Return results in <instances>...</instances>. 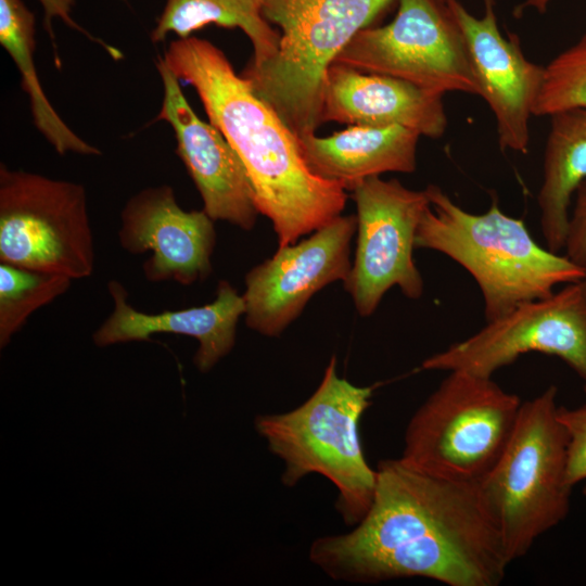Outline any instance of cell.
<instances>
[{"instance_id":"cell-1","label":"cell","mask_w":586,"mask_h":586,"mask_svg":"<svg viewBox=\"0 0 586 586\" xmlns=\"http://www.w3.org/2000/svg\"><path fill=\"white\" fill-rule=\"evenodd\" d=\"M372 504L349 532L316 538L309 560L339 582L425 577L497 586L508 559L480 485L424 473L398 459L377 464Z\"/></svg>"},{"instance_id":"cell-2","label":"cell","mask_w":586,"mask_h":586,"mask_svg":"<svg viewBox=\"0 0 586 586\" xmlns=\"http://www.w3.org/2000/svg\"><path fill=\"white\" fill-rule=\"evenodd\" d=\"M162 60L194 88L209 123L242 161L257 209L271 221L279 246L297 242L342 214L346 190L311 171L296 135L219 48L189 36L171 41Z\"/></svg>"},{"instance_id":"cell-3","label":"cell","mask_w":586,"mask_h":586,"mask_svg":"<svg viewBox=\"0 0 586 586\" xmlns=\"http://www.w3.org/2000/svg\"><path fill=\"white\" fill-rule=\"evenodd\" d=\"M430 206L416 232V249L437 251L461 265L483 296L485 321L518 305L547 297L558 284L586 278V269L542 247L523 220L508 216L493 199L489 208L472 214L440 187L429 184Z\"/></svg>"},{"instance_id":"cell-4","label":"cell","mask_w":586,"mask_h":586,"mask_svg":"<svg viewBox=\"0 0 586 586\" xmlns=\"http://www.w3.org/2000/svg\"><path fill=\"white\" fill-rule=\"evenodd\" d=\"M332 356L316 391L298 407L258 415L254 426L284 466L281 481L294 487L308 474L330 480L337 489L335 508L346 525L369 510L377 470L362 448L359 424L371 405L373 387L357 386L337 374Z\"/></svg>"},{"instance_id":"cell-5","label":"cell","mask_w":586,"mask_h":586,"mask_svg":"<svg viewBox=\"0 0 586 586\" xmlns=\"http://www.w3.org/2000/svg\"><path fill=\"white\" fill-rule=\"evenodd\" d=\"M398 0H262L265 18L277 26L276 55L241 76L297 138L321 126L322 87L329 66L360 30L372 26Z\"/></svg>"},{"instance_id":"cell-6","label":"cell","mask_w":586,"mask_h":586,"mask_svg":"<svg viewBox=\"0 0 586 586\" xmlns=\"http://www.w3.org/2000/svg\"><path fill=\"white\" fill-rule=\"evenodd\" d=\"M557 396V386L550 385L522 402L501 455L479 482L510 562L570 511L569 435L558 418Z\"/></svg>"},{"instance_id":"cell-7","label":"cell","mask_w":586,"mask_h":586,"mask_svg":"<svg viewBox=\"0 0 586 586\" xmlns=\"http://www.w3.org/2000/svg\"><path fill=\"white\" fill-rule=\"evenodd\" d=\"M448 372L410 418L400 459L433 476L479 483L501 455L522 400L492 377Z\"/></svg>"},{"instance_id":"cell-8","label":"cell","mask_w":586,"mask_h":586,"mask_svg":"<svg viewBox=\"0 0 586 586\" xmlns=\"http://www.w3.org/2000/svg\"><path fill=\"white\" fill-rule=\"evenodd\" d=\"M0 263L87 278L94 243L84 186L0 165Z\"/></svg>"},{"instance_id":"cell-9","label":"cell","mask_w":586,"mask_h":586,"mask_svg":"<svg viewBox=\"0 0 586 586\" xmlns=\"http://www.w3.org/2000/svg\"><path fill=\"white\" fill-rule=\"evenodd\" d=\"M386 25L357 33L333 63L424 90L479 95L468 46L449 0H398Z\"/></svg>"},{"instance_id":"cell-10","label":"cell","mask_w":586,"mask_h":586,"mask_svg":"<svg viewBox=\"0 0 586 586\" xmlns=\"http://www.w3.org/2000/svg\"><path fill=\"white\" fill-rule=\"evenodd\" d=\"M531 352L559 357L586 382V278L518 305L470 337L428 357L421 368L492 377Z\"/></svg>"},{"instance_id":"cell-11","label":"cell","mask_w":586,"mask_h":586,"mask_svg":"<svg viewBox=\"0 0 586 586\" xmlns=\"http://www.w3.org/2000/svg\"><path fill=\"white\" fill-rule=\"evenodd\" d=\"M357 208V243L351 271L343 282L362 317L374 313L393 286L412 300L424 282L413 259L416 232L430 206L426 190H411L397 179L369 177L353 190Z\"/></svg>"},{"instance_id":"cell-12","label":"cell","mask_w":586,"mask_h":586,"mask_svg":"<svg viewBox=\"0 0 586 586\" xmlns=\"http://www.w3.org/2000/svg\"><path fill=\"white\" fill-rule=\"evenodd\" d=\"M356 215H340L276 254L245 276L244 319L264 336H279L322 288L345 281L351 268V243Z\"/></svg>"},{"instance_id":"cell-13","label":"cell","mask_w":586,"mask_h":586,"mask_svg":"<svg viewBox=\"0 0 586 586\" xmlns=\"http://www.w3.org/2000/svg\"><path fill=\"white\" fill-rule=\"evenodd\" d=\"M120 220L122 247L131 254L151 253L142 267L149 281L190 285L211 273L215 220L203 209H182L170 186L149 187L132 195Z\"/></svg>"},{"instance_id":"cell-14","label":"cell","mask_w":586,"mask_h":586,"mask_svg":"<svg viewBox=\"0 0 586 586\" xmlns=\"http://www.w3.org/2000/svg\"><path fill=\"white\" fill-rule=\"evenodd\" d=\"M164 97L157 120L168 123L184 164L213 220L251 230L259 214L244 165L224 135L202 120L183 95L179 79L158 58Z\"/></svg>"},{"instance_id":"cell-15","label":"cell","mask_w":586,"mask_h":586,"mask_svg":"<svg viewBox=\"0 0 586 586\" xmlns=\"http://www.w3.org/2000/svg\"><path fill=\"white\" fill-rule=\"evenodd\" d=\"M449 3L466 38L479 95L496 118L500 149L526 153L530 119L534 116L545 66L525 58L518 36L501 35L495 0H484L481 18L470 14L458 0Z\"/></svg>"},{"instance_id":"cell-16","label":"cell","mask_w":586,"mask_h":586,"mask_svg":"<svg viewBox=\"0 0 586 586\" xmlns=\"http://www.w3.org/2000/svg\"><path fill=\"white\" fill-rule=\"evenodd\" d=\"M443 98L395 77L332 63L322 87L321 122L400 126L437 139L448 125Z\"/></svg>"},{"instance_id":"cell-17","label":"cell","mask_w":586,"mask_h":586,"mask_svg":"<svg viewBox=\"0 0 586 586\" xmlns=\"http://www.w3.org/2000/svg\"><path fill=\"white\" fill-rule=\"evenodd\" d=\"M114 308L92 334L98 347L150 340L155 333H175L199 341L193 362L200 372L213 369L234 346L237 323L244 316L243 296L226 280L218 283L209 304L179 310L148 314L133 308L120 282L107 283Z\"/></svg>"},{"instance_id":"cell-18","label":"cell","mask_w":586,"mask_h":586,"mask_svg":"<svg viewBox=\"0 0 586 586\" xmlns=\"http://www.w3.org/2000/svg\"><path fill=\"white\" fill-rule=\"evenodd\" d=\"M419 138L400 126L352 125L328 137H302L298 142L313 173L352 191L369 177L413 173Z\"/></svg>"},{"instance_id":"cell-19","label":"cell","mask_w":586,"mask_h":586,"mask_svg":"<svg viewBox=\"0 0 586 586\" xmlns=\"http://www.w3.org/2000/svg\"><path fill=\"white\" fill-rule=\"evenodd\" d=\"M545 144L543 181L537 195L547 249H564L572 198L586 178V107L553 113Z\"/></svg>"},{"instance_id":"cell-20","label":"cell","mask_w":586,"mask_h":586,"mask_svg":"<svg viewBox=\"0 0 586 586\" xmlns=\"http://www.w3.org/2000/svg\"><path fill=\"white\" fill-rule=\"evenodd\" d=\"M209 24L240 28L246 35L253 46L249 68L268 62L279 49L280 31L265 18L262 0H166L151 39L160 42L169 34L189 37Z\"/></svg>"},{"instance_id":"cell-21","label":"cell","mask_w":586,"mask_h":586,"mask_svg":"<svg viewBox=\"0 0 586 586\" xmlns=\"http://www.w3.org/2000/svg\"><path fill=\"white\" fill-rule=\"evenodd\" d=\"M35 16L22 0H0V42L15 62L28 94L34 123L59 154L100 155L59 116L38 79L34 63Z\"/></svg>"},{"instance_id":"cell-22","label":"cell","mask_w":586,"mask_h":586,"mask_svg":"<svg viewBox=\"0 0 586 586\" xmlns=\"http://www.w3.org/2000/svg\"><path fill=\"white\" fill-rule=\"evenodd\" d=\"M71 282L61 273L0 263V347L9 344L34 311L64 294Z\"/></svg>"},{"instance_id":"cell-23","label":"cell","mask_w":586,"mask_h":586,"mask_svg":"<svg viewBox=\"0 0 586 586\" xmlns=\"http://www.w3.org/2000/svg\"><path fill=\"white\" fill-rule=\"evenodd\" d=\"M572 107H586V34L545 66L533 115Z\"/></svg>"},{"instance_id":"cell-24","label":"cell","mask_w":586,"mask_h":586,"mask_svg":"<svg viewBox=\"0 0 586 586\" xmlns=\"http://www.w3.org/2000/svg\"><path fill=\"white\" fill-rule=\"evenodd\" d=\"M558 418L569 435L568 482L572 487L583 482L586 496V404L575 408L559 406Z\"/></svg>"},{"instance_id":"cell-25","label":"cell","mask_w":586,"mask_h":586,"mask_svg":"<svg viewBox=\"0 0 586 586\" xmlns=\"http://www.w3.org/2000/svg\"><path fill=\"white\" fill-rule=\"evenodd\" d=\"M563 250L572 262L586 269V178L574 193Z\"/></svg>"},{"instance_id":"cell-26","label":"cell","mask_w":586,"mask_h":586,"mask_svg":"<svg viewBox=\"0 0 586 586\" xmlns=\"http://www.w3.org/2000/svg\"><path fill=\"white\" fill-rule=\"evenodd\" d=\"M550 0H527L525 3L519 5L514 13L520 16V13L525 9V8H535L537 9L540 13L545 12L546 11V7H547V3L549 2Z\"/></svg>"},{"instance_id":"cell-27","label":"cell","mask_w":586,"mask_h":586,"mask_svg":"<svg viewBox=\"0 0 586 586\" xmlns=\"http://www.w3.org/2000/svg\"><path fill=\"white\" fill-rule=\"evenodd\" d=\"M584 392L586 394V382H584Z\"/></svg>"}]
</instances>
